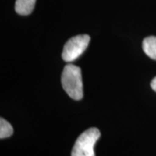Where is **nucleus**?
Segmentation results:
<instances>
[{
	"label": "nucleus",
	"mask_w": 156,
	"mask_h": 156,
	"mask_svg": "<svg viewBox=\"0 0 156 156\" xmlns=\"http://www.w3.org/2000/svg\"><path fill=\"white\" fill-rule=\"evenodd\" d=\"M90 37L89 35H78L69 39L62 50V59L68 62L76 60L87 49Z\"/></svg>",
	"instance_id": "7ed1b4c3"
},
{
	"label": "nucleus",
	"mask_w": 156,
	"mask_h": 156,
	"mask_svg": "<svg viewBox=\"0 0 156 156\" xmlns=\"http://www.w3.org/2000/svg\"><path fill=\"white\" fill-rule=\"evenodd\" d=\"M13 134V128L10 123L4 118L0 119V138L5 139L11 136Z\"/></svg>",
	"instance_id": "423d86ee"
},
{
	"label": "nucleus",
	"mask_w": 156,
	"mask_h": 156,
	"mask_svg": "<svg viewBox=\"0 0 156 156\" xmlns=\"http://www.w3.org/2000/svg\"><path fill=\"white\" fill-rule=\"evenodd\" d=\"M151 88H152L153 90H154L156 92V76L151 82Z\"/></svg>",
	"instance_id": "0eeeda50"
},
{
	"label": "nucleus",
	"mask_w": 156,
	"mask_h": 156,
	"mask_svg": "<svg viewBox=\"0 0 156 156\" xmlns=\"http://www.w3.org/2000/svg\"><path fill=\"white\" fill-rule=\"evenodd\" d=\"M100 136V130L96 128H89L84 131L76 140L71 156H95L94 147Z\"/></svg>",
	"instance_id": "f03ea898"
},
{
	"label": "nucleus",
	"mask_w": 156,
	"mask_h": 156,
	"mask_svg": "<svg viewBox=\"0 0 156 156\" xmlns=\"http://www.w3.org/2000/svg\"><path fill=\"white\" fill-rule=\"evenodd\" d=\"M142 48L147 56L156 60V37L151 36L143 40Z\"/></svg>",
	"instance_id": "39448f33"
},
{
	"label": "nucleus",
	"mask_w": 156,
	"mask_h": 156,
	"mask_svg": "<svg viewBox=\"0 0 156 156\" xmlns=\"http://www.w3.org/2000/svg\"><path fill=\"white\" fill-rule=\"evenodd\" d=\"M62 86L69 97L81 100L83 96L81 69L73 64H67L62 73Z\"/></svg>",
	"instance_id": "f257e3e1"
},
{
	"label": "nucleus",
	"mask_w": 156,
	"mask_h": 156,
	"mask_svg": "<svg viewBox=\"0 0 156 156\" xmlns=\"http://www.w3.org/2000/svg\"><path fill=\"white\" fill-rule=\"evenodd\" d=\"M37 0H16L15 11L17 14L27 16L34 10Z\"/></svg>",
	"instance_id": "20e7f679"
}]
</instances>
